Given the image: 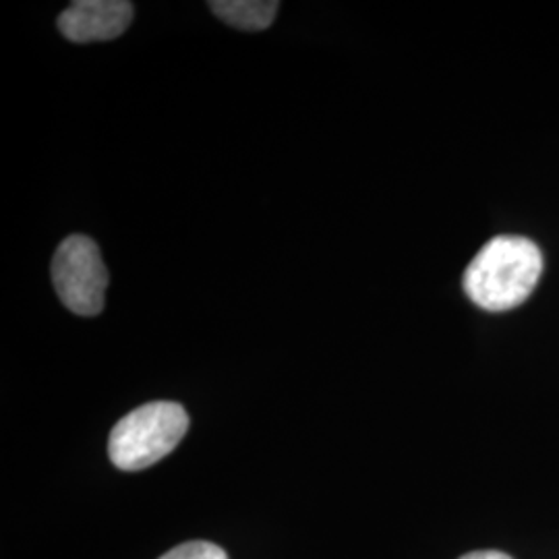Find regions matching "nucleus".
Wrapping results in <instances>:
<instances>
[{"label": "nucleus", "instance_id": "nucleus-1", "mask_svg": "<svg viewBox=\"0 0 559 559\" xmlns=\"http://www.w3.org/2000/svg\"><path fill=\"white\" fill-rule=\"evenodd\" d=\"M543 272L540 249L524 237L489 240L464 272V293L485 311H508L535 290Z\"/></svg>", "mask_w": 559, "mask_h": 559}, {"label": "nucleus", "instance_id": "nucleus-2", "mask_svg": "<svg viewBox=\"0 0 559 559\" xmlns=\"http://www.w3.org/2000/svg\"><path fill=\"white\" fill-rule=\"evenodd\" d=\"M189 429V415L177 402H150L115 425L108 440L112 464L135 473L166 459Z\"/></svg>", "mask_w": 559, "mask_h": 559}, {"label": "nucleus", "instance_id": "nucleus-3", "mask_svg": "<svg viewBox=\"0 0 559 559\" xmlns=\"http://www.w3.org/2000/svg\"><path fill=\"white\" fill-rule=\"evenodd\" d=\"M108 270L100 249L83 235L67 237L52 260V282L64 307L83 318H94L104 309Z\"/></svg>", "mask_w": 559, "mask_h": 559}, {"label": "nucleus", "instance_id": "nucleus-4", "mask_svg": "<svg viewBox=\"0 0 559 559\" xmlns=\"http://www.w3.org/2000/svg\"><path fill=\"white\" fill-rule=\"evenodd\" d=\"M133 20V2L127 0H78L59 17L64 38L78 44L115 40Z\"/></svg>", "mask_w": 559, "mask_h": 559}, {"label": "nucleus", "instance_id": "nucleus-5", "mask_svg": "<svg viewBox=\"0 0 559 559\" xmlns=\"http://www.w3.org/2000/svg\"><path fill=\"white\" fill-rule=\"evenodd\" d=\"M276 0H214L210 9L228 25L242 32H261L278 13Z\"/></svg>", "mask_w": 559, "mask_h": 559}, {"label": "nucleus", "instance_id": "nucleus-6", "mask_svg": "<svg viewBox=\"0 0 559 559\" xmlns=\"http://www.w3.org/2000/svg\"><path fill=\"white\" fill-rule=\"evenodd\" d=\"M160 559H228L224 549L207 540H189L170 549Z\"/></svg>", "mask_w": 559, "mask_h": 559}, {"label": "nucleus", "instance_id": "nucleus-7", "mask_svg": "<svg viewBox=\"0 0 559 559\" xmlns=\"http://www.w3.org/2000/svg\"><path fill=\"white\" fill-rule=\"evenodd\" d=\"M460 559H512L501 551H473V554H466Z\"/></svg>", "mask_w": 559, "mask_h": 559}]
</instances>
